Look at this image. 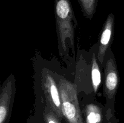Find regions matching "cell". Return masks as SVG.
Wrapping results in <instances>:
<instances>
[{
  "mask_svg": "<svg viewBox=\"0 0 124 123\" xmlns=\"http://www.w3.org/2000/svg\"><path fill=\"white\" fill-rule=\"evenodd\" d=\"M58 88L63 116L67 123H84L80 110L76 85L67 80L61 79Z\"/></svg>",
  "mask_w": 124,
  "mask_h": 123,
  "instance_id": "2",
  "label": "cell"
},
{
  "mask_svg": "<svg viewBox=\"0 0 124 123\" xmlns=\"http://www.w3.org/2000/svg\"><path fill=\"white\" fill-rule=\"evenodd\" d=\"M119 77L117 65L114 58L110 57L107 62L104 72V91L108 99H112L117 92Z\"/></svg>",
  "mask_w": 124,
  "mask_h": 123,
  "instance_id": "5",
  "label": "cell"
},
{
  "mask_svg": "<svg viewBox=\"0 0 124 123\" xmlns=\"http://www.w3.org/2000/svg\"><path fill=\"white\" fill-rule=\"evenodd\" d=\"M84 114L85 123H102V111L98 105L93 103L87 104Z\"/></svg>",
  "mask_w": 124,
  "mask_h": 123,
  "instance_id": "7",
  "label": "cell"
},
{
  "mask_svg": "<svg viewBox=\"0 0 124 123\" xmlns=\"http://www.w3.org/2000/svg\"><path fill=\"white\" fill-rule=\"evenodd\" d=\"M84 15L88 19H92L96 12L98 0H78Z\"/></svg>",
  "mask_w": 124,
  "mask_h": 123,
  "instance_id": "9",
  "label": "cell"
},
{
  "mask_svg": "<svg viewBox=\"0 0 124 123\" xmlns=\"http://www.w3.org/2000/svg\"><path fill=\"white\" fill-rule=\"evenodd\" d=\"M43 116L46 123H62V120L48 106L45 107Z\"/></svg>",
  "mask_w": 124,
  "mask_h": 123,
  "instance_id": "10",
  "label": "cell"
},
{
  "mask_svg": "<svg viewBox=\"0 0 124 123\" xmlns=\"http://www.w3.org/2000/svg\"><path fill=\"white\" fill-rule=\"evenodd\" d=\"M56 24L59 45L63 52L67 50L66 40L71 43L75 51V27L73 10L70 0H54Z\"/></svg>",
  "mask_w": 124,
  "mask_h": 123,
  "instance_id": "1",
  "label": "cell"
},
{
  "mask_svg": "<svg viewBox=\"0 0 124 123\" xmlns=\"http://www.w3.org/2000/svg\"><path fill=\"white\" fill-rule=\"evenodd\" d=\"M114 25H115V16L113 13L108 14L101 34L100 39H99V50L98 53V60L101 63L104 62L107 49L110 47L111 43V40L112 38L114 31Z\"/></svg>",
  "mask_w": 124,
  "mask_h": 123,
  "instance_id": "6",
  "label": "cell"
},
{
  "mask_svg": "<svg viewBox=\"0 0 124 123\" xmlns=\"http://www.w3.org/2000/svg\"><path fill=\"white\" fill-rule=\"evenodd\" d=\"M15 90V78L13 74H11L1 88L0 123H9Z\"/></svg>",
  "mask_w": 124,
  "mask_h": 123,
  "instance_id": "4",
  "label": "cell"
},
{
  "mask_svg": "<svg viewBox=\"0 0 124 123\" xmlns=\"http://www.w3.org/2000/svg\"><path fill=\"white\" fill-rule=\"evenodd\" d=\"M92 62V83L93 90L94 92L96 93L101 83V75L94 53L93 54Z\"/></svg>",
  "mask_w": 124,
  "mask_h": 123,
  "instance_id": "8",
  "label": "cell"
},
{
  "mask_svg": "<svg viewBox=\"0 0 124 123\" xmlns=\"http://www.w3.org/2000/svg\"><path fill=\"white\" fill-rule=\"evenodd\" d=\"M41 80L47 106L50 107L61 120H62L64 116L62 110L60 92L54 78L47 71H46V69H43Z\"/></svg>",
  "mask_w": 124,
  "mask_h": 123,
  "instance_id": "3",
  "label": "cell"
}]
</instances>
